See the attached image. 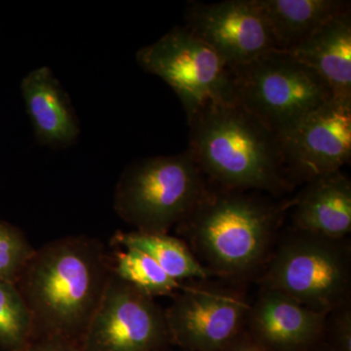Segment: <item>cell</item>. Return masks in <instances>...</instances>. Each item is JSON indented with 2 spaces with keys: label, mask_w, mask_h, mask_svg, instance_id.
<instances>
[{
  "label": "cell",
  "mask_w": 351,
  "mask_h": 351,
  "mask_svg": "<svg viewBox=\"0 0 351 351\" xmlns=\"http://www.w3.org/2000/svg\"><path fill=\"white\" fill-rule=\"evenodd\" d=\"M291 205L292 200L276 202L207 181L195 208L176 228L212 276L246 282L267 265Z\"/></svg>",
  "instance_id": "cell-1"
},
{
  "label": "cell",
  "mask_w": 351,
  "mask_h": 351,
  "mask_svg": "<svg viewBox=\"0 0 351 351\" xmlns=\"http://www.w3.org/2000/svg\"><path fill=\"white\" fill-rule=\"evenodd\" d=\"M110 272L97 239L71 235L36 248L16 282L31 313L32 339L59 337L82 345Z\"/></svg>",
  "instance_id": "cell-2"
},
{
  "label": "cell",
  "mask_w": 351,
  "mask_h": 351,
  "mask_svg": "<svg viewBox=\"0 0 351 351\" xmlns=\"http://www.w3.org/2000/svg\"><path fill=\"white\" fill-rule=\"evenodd\" d=\"M188 122V151L208 182L274 197L294 189L276 134L237 104H208Z\"/></svg>",
  "instance_id": "cell-3"
},
{
  "label": "cell",
  "mask_w": 351,
  "mask_h": 351,
  "mask_svg": "<svg viewBox=\"0 0 351 351\" xmlns=\"http://www.w3.org/2000/svg\"><path fill=\"white\" fill-rule=\"evenodd\" d=\"M257 281L260 288L328 314L351 302L350 241L288 228L279 234Z\"/></svg>",
  "instance_id": "cell-4"
},
{
  "label": "cell",
  "mask_w": 351,
  "mask_h": 351,
  "mask_svg": "<svg viewBox=\"0 0 351 351\" xmlns=\"http://www.w3.org/2000/svg\"><path fill=\"white\" fill-rule=\"evenodd\" d=\"M207 179L191 152L147 157L124 169L115 188L117 215L147 233H168L195 208Z\"/></svg>",
  "instance_id": "cell-5"
},
{
  "label": "cell",
  "mask_w": 351,
  "mask_h": 351,
  "mask_svg": "<svg viewBox=\"0 0 351 351\" xmlns=\"http://www.w3.org/2000/svg\"><path fill=\"white\" fill-rule=\"evenodd\" d=\"M230 73L234 103L276 135L334 99L321 76L287 51H267Z\"/></svg>",
  "instance_id": "cell-6"
},
{
  "label": "cell",
  "mask_w": 351,
  "mask_h": 351,
  "mask_svg": "<svg viewBox=\"0 0 351 351\" xmlns=\"http://www.w3.org/2000/svg\"><path fill=\"white\" fill-rule=\"evenodd\" d=\"M136 61L172 88L188 120L208 104L234 103L230 69L184 25L138 50Z\"/></svg>",
  "instance_id": "cell-7"
},
{
  "label": "cell",
  "mask_w": 351,
  "mask_h": 351,
  "mask_svg": "<svg viewBox=\"0 0 351 351\" xmlns=\"http://www.w3.org/2000/svg\"><path fill=\"white\" fill-rule=\"evenodd\" d=\"M237 285L211 278L182 283L165 309L171 343L184 351H223L239 339L252 302Z\"/></svg>",
  "instance_id": "cell-8"
},
{
  "label": "cell",
  "mask_w": 351,
  "mask_h": 351,
  "mask_svg": "<svg viewBox=\"0 0 351 351\" xmlns=\"http://www.w3.org/2000/svg\"><path fill=\"white\" fill-rule=\"evenodd\" d=\"M171 345L165 309L110 272L82 339L83 351H156Z\"/></svg>",
  "instance_id": "cell-9"
},
{
  "label": "cell",
  "mask_w": 351,
  "mask_h": 351,
  "mask_svg": "<svg viewBox=\"0 0 351 351\" xmlns=\"http://www.w3.org/2000/svg\"><path fill=\"white\" fill-rule=\"evenodd\" d=\"M276 136L293 186L341 171L351 158V101L332 99Z\"/></svg>",
  "instance_id": "cell-10"
},
{
  "label": "cell",
  "mask_w": 351,
  "mask_h": 351,
  "mask_svg": "<svg viewBox=\"0 0 351 351\" xmlns=\"http://www.w3.org/2000/svg\"><path fill=\"white\" fill-rule=\"evenodd\" d=\"M186 25L230 69L249 63L276 44L256 0L191 2Z\"/></svg>",
  "instance_id": "cell-11"
},
{
  "label": "cell",
  "mask_w": 351,
  "mask_h": 351,
  "mask_svg": "<svg viewBox=\"0 0 351 351\" xmlns=\"http://www.w3.org/2000/svg\"><path fill=\"white\" fill-rule=\"evenodd\" d=\"M326 315L279 291L260 288L246 332L267 351H304L323 341Z\"/></svg>",
  "instance_id": "cell-12"
},
{
  "label": "cell",
  "mask_w": 351,
  "mask_h": 351,
  "mask_svg": "<svg viewBox=\"0 0 351 351\" xmlns=\"http://www.w3.org/2000/svg\"><path fill=\"white\" fill-rule=\"evenodd\" d=\"M21 92L39 145L66 149L75 144L80 121L71 97L52 69L39 66L27 73L21 82Z\"/></svg>",
  "instance_id": "cell-13"
},
{
  "label": "cell",
  "mask_w": 351,
  "mask_h": 351,
  "mask_svg": "<svg viewBox=\"0 0 351 351\" xmlns=\"http://www.w3.org/2000/svg\"><path fill=\"white\" fill-rule=\"evenodd\" d=\"M292 228L329 239L351 232V182L341 171L306 182L292 200Z\"/></svg>",
  "instance_id": "cell-14"
},
{
  "label": "cell",
  "mask_w": 351,
  "mask_h": 351,
  "mask_svg": "<svg viewBox=\"0 0 351 351\" xmlns=\"http://www.w3.org/2000/svg\"><path fill=\"white\" fill-rule=\"evenodd\" d=\"M287 52L315 71L335 99L351 101V10L332 18Z\"/></svg>",
  "instance_id": "cell-15"
},
{
  "label": "cell",
  "mask_w": 351,
  "mask_h": 351,
  "mask_svg": "<svg viewBox=\"0 0 351 351\" xmlns=\"http://www.w3.org/2000/svg\"><path fill=\"white\" fill-rule=\"evenodd\" d=\"M276 49L289 51L323 25L350 10L343 0H256Z\"/></svg>",
  "instance_id": "cell-16"
},
{
  "label": "cell",
  "mask_w": 351,
  "mask_h": 351,
  "mask_svg": "<svg viewBox=\"0 0 351 351\" xmlns=\"http://www.w3.org/2000/svg\"><path fill=\"white\" fill-rule=\"evenodd\" d=\"M112 244L147 254L168 276L179 282L205 280L213 277L184 240L168 233L119 232L112 237Z\"/></svg>",
  "instance_id": "cell-17"
},
{
  "label": "cell",
  "mask_w": 351,
  "mask_h": 351,
  "mask_svg": "<svg viewBox=\"0 0 351 351\" xmlns=\"http://www.w3.org/2000/svg\"><path fill=\"white\" fill-rule=\"evenodd\" d=\"M115 276L149 297L174 295L182 283L168 276L158 263L137 249H119L110 260Z\"/></svg>",
  "instance_id": "cell-18"
},
{
  "label": "cell",
  "mask_w": 351,
  "mask_h": 351,
  "mask_svg": "<svg viewBox=\"0 0 351 351\" xmlns=\"http://www.w3.org/2000/svg\"><path fill=\"white\" fill-rule=\"evenodd\" d=\"M29 307L15 283L0 280V348L22 351L32 341Z\"/></svg>",
  "instance_id": "cell-19"
},
{
  "label": "cell",
  "mask_w": 351,
  "mask_h": 351,
  "mask_svg": "<svg viewBox=\"0 0 351 351\" xmlns=\"http://www.w3.org/2000/svg\"><path fill=\"white\" fill-rule=\"evenodd\" d=\"M34 251L22 230L0 219V280L16 284Z\"/></svg>",
  "instance_id": "cell-20"
},
{
  "label": "cell",
  "mask_w": 351,
  "mask_h": 351,
  "mask_svg": "<svg viewBox=\"0 0 351 351\" xmlns=\"http://www.w3.org/2000/svg\"><path fill=\"white\" fill-rule=\"evenodd\" d=\"M323 341L331 351H351V302L327 314Z\"/></svg>",
  "instance_id": "cell-21"
},
{
  "label": "cell",
  "mask_w": 351,
  "mask_h": 351,
  "mask_svg": "<svg viewBox=\"0 0 351 351\" xmlns=\"http://www.w3.org/2000/svg\"><path fill=\"white\" fill-rule=\"evenodd\" d=\"M22 351H83L82 346L77 341L59 338L45 337L32 339L31 343Z\"/></svg>",
  "instance_id": "cell-22"
},
{
  "label": "cell",
  "mask_w": 351,
  "mask_h": 351,
  "mask_svg": "<svg viewBox=\"0 0 351 351\" xmlns=\"http://www.w3.org/2000/svg\"><path fill=\"white\" fill-rule=\"evenodd\" d=\"M223 351H267L253 341L247 334L246 330L239 339H235Z\"/></svg>",
  "instance_id": "cell-23"
},
{
  "label": "cell",
  "mask_w": 351,
  "mask_h": 351,
  "mask_svg": "<svg viewBox=\"0 0 351 351\" xmlns=\"http://www.w3.org/2000/svg\"><path fill=\"white\" fill-rule=\"evenodd\" d=\"M304 351H331L329 348H328L326 343H324V341H321L319 343L313 346V348H308V350Z\"/></svg>",
  "instance_id": "cell-24"
},
{
  "label": "cell",
  "mask_w": 351,
  "mask_h": 351,
  "mask_svg": "<svg viewBox=\"0 0 351 351\" xmlns=\"http://www.w3.org/2000/svg\"><path fill=\"white\" fill-rule=\"evenodd\" d=\"M156 351H173V350H168V348H162V350H156ZM182 351H184V350H182Z\"/></svg>",
  "instance_id": "cell-25"
}]
</instances>
